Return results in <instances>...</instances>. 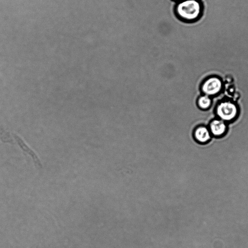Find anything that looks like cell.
<instances>
[{
  "label": "cell",
  "instance_id": "obj_1",
  "mask_svg": "<svg viewBox=\"0 0 248 248\" xmlns=\"http://www.w3.org/2000/svg\"><path fill=\"white\" fill-rule=\"evenodd\" d=\"M177 13L183 19L187 20L197 19L202 13V6L197 0H184L177 6Z\"/></svg>",
  "mask_w": 248,
  "mask_h": 248
},
{
  "label": "cell",
  "instance_id": "obj_2",
  "mask_svg": "<svg viewBox=\"0 0 248 248\" xmlns=\"http://www.w3.org/2000/svg\"><path fill=\"white\" fill-rule=\"evenodd\" d=\"M216 113L220 119L230 121L235 118L238 114L237 106L230 101H224L219 103L216 108Z\"/></svg>",
  "mask_w": 248,
  "mask_h": 248
},
{
  "label": "cell",
  "instance_id": "obj_3",
  "mask_svg": "<svg viewBox=\"0 0 248 248\" xmlns=\"http://www.w3.org/2000/svg\"><path fill=\"white\" fill-rule=\"evenodd\" d=\"M222 88V82L218 78L213 77L208 78L203 83L202 89L205 95H214L220 92Z\"/></svg>",
  "mask_w": 248,
  "mask_h": 248
},
{
  "label": "cell",
  "instance_id": "obj_4",
  "mask_svg": "<svg viewBox=\"0 0 248 248\" xmlns=\"http://www.w3.org/2000/svg\"><path fill=\"white\" fill-rule=\"evenodd\" d=\"M210 131L212 135L216 137L224 134L227 129L225 122L221 119H215L210 124Z\"/></svg>",
  "mask_w": 248,
  "mask_h": 248
},
{
  "label": "cell",
  "instance_id": "obj_5",
  "mask_svg": "<svg viewBox=\"0 0 248 248\" xmlns=\"http://www.w3.org/2000/svg\"><path fill=\"white\" fill-rule=\"evenodd\" d=\"M14 136L22 149L24 151L27 152L31 157L36 167L38 169L42 168V165L41 162L34 152L28 147V146L23 142L22 140L18 136L14 134Z\"/></svg>",
  "mask_w": 248,
  "mask_h": 248
},
{
  "label": "cell",
  "instance_id": "obj_6",
  "mask_svg": "<svg viewBox=\"0 0 248 248\" xmlns=\"http://www.w3.org/2000/svg\"><path fill=\"white\" fill-rule=\"evenodd\" d=\"M194 137L196 140L202 143L208 141L211 139L210 132L208 129L205 126H199L194 132Z\"/></svg>",
  "mask_w": 248,
  "mask_h": 248
},
{
  "label": "cell",
  "instance_id": "obj_7",
  "mask_svg": "<svg viewBox=\"0 0 248 248\" xmlns=\"http://www.w3.org/2000/svg\"><path fill=\"white\" fill-rule=\"evenodd\" d=\"M198 104L200 108L206 109L210 107L211 104V99L207 95L201 96L198 100Z\"/></svg>",
  "mask_w": 248,
  "mask_h": 248
},
{
  "label": "cell",
  "instance_id": "obj_8",
  "mask_svg": "<svg viewBox=\"0 0 248 248\" xmlns=\"http://www.w3.org/2000/svg\"></svg>",
  "mask_w": 248,
  "mask_h": 248
}]
</instances>
